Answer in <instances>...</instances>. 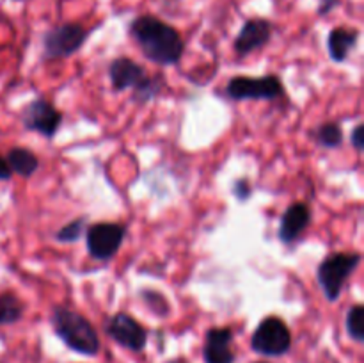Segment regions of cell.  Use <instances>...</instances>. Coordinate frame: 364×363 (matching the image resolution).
<instances>
[{"mask_svg": "<svg viewBox=\"0 0 364 363\" xmlns=\"http://www.w3.org/2000/svg\"><path fill=\"white\" fill-rule=\"evenodd\" d=\"M128 34L142 56L156 66H176L183 59L185 41L180 31L153 14L134 18L128 25Z\"/></svg>", "mask_w": 364, "mask_h": 363, "instance_id": "cell-1", "label": "cell"}, {"mask_svg": "<svg viewBox=\"0 0 364 363\" xmlns=\"http://www.w3.org/2000/svg\"><path fill=\"white\" fill-rule=\"evenodd\" d=\"M50 326L55 337L77 354L95 358L102 351V340L91 320L70 306H53L50 312Z\"/></svg>", "mask_w": 364, "mask_h": 363, "instance_id": "cell-2", "label": "cell"}, {"mask_svg": "<svg viewBox=\"0 0 364 363\" xmlns=\"http://www.w3.org/2000/svg\"><path fill=\"white\" fill-rule=\"evenodd\" d=\"M114 91H132L134 102L148 103L162 93V75H149L142 64L135 63L130 57H116L110 60L107 70Z\"/></svg>", "mask_w": 364, "mask_h": 363, "instance_id": "cell-3", "label": "cell"}, {"mask_svg": "<svg viewBox=\"0 0 364 363\" xmlns=\"http://www.w3.org/2000/svg\"><path fill=\"white\" fill-rule=\"evenodd\" d=\"M363 255L358 251H338L327 255L316 267V281L329 302H336L345 283L361 265Z\"/></svg>", "mask_w": 364, "mask_h": 363, "instance_id": "cell-4", "label": "cell"}, {"mask_svg": "<svg viewBox=\"0 0 364 363\" xmlns=\"http://www.w3.org/2000/svg\"><path fill=\"white\" fill-rule=\"evenodd\" d=\"M91 32L92 28L84 27L77 21H66V23L50 27L41 36V59L59 60L75 56L87 43Z\"/></svg>", "mask_w": 364, "mask_h": 363, "instance_id": "cell-5", "label": "cell"}, {"mask_svg": "<svg viewBox=\"0 0 364 363\" xmlns=\"http://www.w3.org/2000/svg\"><path fill=\"white\" fill-rule=\"evenodd\" d=\"M291 345L294 337L290 327L277 315H269L259 320L249 342L251 351L263 358H281L291 351Z\"/></svg>", "mask_w": 364, "mask_h": 363, "instance_id": "cell-6", "label": "cell"}, {"mask_svg": "<svg viewBox=\"0 0 364 363\" xmlns=\"http://www.w3.org/2000/svg\"><path fill=\"white\" fill-rule=\"evenodd\" d=\"M287 95L283 80L277 75H262V77H247L237 75L231 77L226 84V96L233 102H245V100H265L274 102Z\"/></svg>", "mask_w": 364, "mask_h": 363, "instance_id": "cell-7", "label": "cell"}, {"mask_svg": "<svg viewBox=\"0 0 364 363\" xmlns=\"http://www.w3.org/2000/svg\"><path fill=\"white\" fill-rule=\"evenodd\" d=\"M128 226L124 223H112V221H98L85 228V246L91 258L98 262H109L119 253L124 238H127Z\"/></svg>", "mask_w": 364, "mask_h": 363, "instance_id": "cell-8", "label": "cell"}, {"mask_svg": "<svg viewBox=\"0 0 364 363\" xmlns=\"http://www.w3.org/2000/svg\"><path fill=\"white\" fill-rule=\"evenodd\" d=\"M103 331L119 347L132 352H142L148 347V330L127 312H116L110 315L103 324Z\"/></svg>", "mask_w": 364, "mask_h": 363, "instance_id": "cell-9", "label": "cell"}, {"mask_svg": "<svg viewBox=\"0 0 364 363\" xmlns=\"http://www.w3.org/2000/svg\"><path fill=\"white\" fill-rule=\"evenodd\" d=\"M63 120L64 114L52 102L41 98V96L28 102L21 110V125L25 130L41 134L48 141H53L63 125Z\"/></svg>", "mask_w": 364, "mask_h": 363, "instance_id": "cell-10", "label": "cell"}, {"mask_svg": "<svg viewBox=\"0 0 364 363\" xmlns=\"http://www.w3.org/2000/svg\"><path fill=\"white\" fill-rule=\"evenodd\" d=\"M274 25L267 18H249L244 21L240 32L233 41L235 56L238 59L251 56L252 52H258L263 46H267L272 39Z\"/></svg>", "mask_w": 364, "mask_h": 363, "instance_id": "cell-11", "label": "cell"}, {"mask_svg": "<svg viewBox=\"0 0 364 363\" xmlns=\"http://www.w3.org/2000/svg\"><path fill=\"white\" fill-rule=\"evenodd\" d=\"M235 331L230 326H213L206 330L203 340V363H237L233 351Z\"/></svg>", "mask_w": 364, "mask_h": 363, "instance_id": "cell-12", "label": "cell"}, {"mask_svg": "<svg viewBox=\"0 0 364 363\" xmlns=\"http://www.w3.org/2000/svg\"><path fill=\"white\" fill-rule=\"evenodd\" d=\"M313 219V210L309 203L294 201L287 206L279 221L277 228V238L284 246H291L302 237L306 230L309 228Z\"/></svg>", "mask_w": 364, "mask_h": 363, "instance_id": "cell-13", "label": "cell"}, {"mask_svg": "<svg viewBox=\"0 0 364 363\" xmlns=\"http://www.w3.org/2000/svg\"><path fill=\"white\" fill-rule=\"evenodd\" d=\"M361 32L350 27H334L327 36V52L334 63H345L358 46Z\"/></svg>", "mask_w": 364, "mask_h": 363, "instance_id": "cell-14", "label": "cell"}, {"mask_svg": "<svg viewBox=\"0 0 364 363\" xmlns=\"http://www.w3.org/2000/svg\"><path fill=\"white\" fill-rule=\"evenodd\" d=\"M7 164H9L13 174H18L21 178H31L38 173L39 159L32 149L23 148V146H14L7 152L6 155Z\"/></svg>", "mask_w": 364, "mask_h": 363, "instance_id": "cell-15", "label": "cell"}, {"mask_svg": "<svg viewBox=\"0 0 364 363\" xmlns=\"http://www.w3.org/2000/svg\"><path fill=\"white\" fill-rule=\"evenodd\" d=\"M25 302L13 290L0 292V326H13L23 319Z\"/></svg>", "mask_w": 364, "mask_h": 363, "instance_id": "cell-16", "label": "cell"}, {"mask_svg": "<svg viewBox=\"0 0 364 363\" xmlns=\"http://www.w3.org/2000/svg\"><path fill=\"white\" fill-rule=\"evenodd\" d=\"M313 139H315L316 144L323 149H336L343 144V127L338 121H326V123H320L315 130L311 132Z\"/></svg>", "mask_w": 364, "mask_h": 363, "instance_id": "cell-17", "label": "cell"}, {"mask_svg": "<svg viewBox=\"0 0 364 363\" xmlns=\"http://www.w3.org/2000/svg\"><path fill=\"white\" fill-rule=\"evenodd\" d=\"M345 330L350 340L355 344H363L364 342V306L361 302H355L347 310L345 315Z\"/></svg>", "mask_w": 364, "mask_h": 363, "instance_id": "cell-18", "label": "cell"}, {"mask_svg": "<svg viewBox=\"0 0 364 363\" xmlns=\"http://www.w3.org/2000/svg\"><path fill=\"white\" fill-rule=\"evenodd\" d=\"M85 228H87V217H77V219L70 221L63 228H59L53 237H55L57 242H63V244H75L85 233Z\"/></svg>", "mask_w": 364, "mask_h": 363, "instance_id": "cell-19", "label": "cell"}, {"mask_svg": "<svg viewBox=\"0 0 364 363\" xmlns=\"http://www.w3.org/2000/svg\"><path fill=\"white\" fill-rule=\"evenodd\" d=\"M141 298L142 301L148 305V308L151 310L153 313L156 315H167L169 313V305H167L166 298H164L160 292H153V290H141Z\"/></svg>", "mask_w": 364, "mask_h": 363, "instance_id": "cell-20", "label": "cell"}, {"mask_svg": "<svg viewBox=\"0 0 364 363\" xmlns=\"http://www.w3.org/2000/svg\"><path fill=\"white\" fill-rule=\"evenodd\" d=\"M252 194V187H251V182L247 180V178H240V180H237L233 184V196L235 199H238V201H247L249 198H251Z\"/></svg>", "mask_w": 364, "mask_h": 363, "instance_id": "cell-21", "label": "cell"}, {"mask_svg": "<svg viewBox=\"0 0 364 363\" xmlns=\"http://www.w3.org/2000/svg\"><path fill=\"white\" fill-rule=\"evenodd\" d=\"M350 144L354 146L355 152L364 149V123H358L350 132Z\"/></svg>", "mask_w": 364, "mask_h": 363, "instance_id": "cell-22", "label": "cell"}, {"mask_svg": "<svg viewBox=\"0 0 364 363\" xmlns=\"http://www.w3.org/2000/svg\"><path fill=\"white\" fill-rule=\"evenodd\" d=\"M340 2L341 0H322L318 9H316V13H318V16H327L331 11H334L338 6H340Z\"/></svg>", "mask_w": 364, "mask_h": 363, "instance_id": "cell-23", "label": "cell"}, {"mask_svg": "<svg viewBox=\"0 0 364 363\" xmlns=\"http://www.w3.org/2000/svg\"><path fill=\"white\" fill-rule=\"evenodd\" d=\"M13 178V171H11L9 164H7L6 157L0 155V180L2 182H9Z\"/></svg>", "mask_w": 364, "mask_h": 363, "instance_id": "cell-24", "label": "cell"}, {"mask_svg": "<svg viewBox=\"0 0 364 363\" xmlns=\"http://www.w3.org/2000/svg\"><path fill=\"white\" fill-rule=\"evenodd\" d=\"M166 363H191V362H188L187 358H183V356H178V358H171V359H167Z\"/></svg>", "mask_w": 364, "mask_h": 363, "instance_id": "cell-25", "label": "cell"}, {"mask_svg": "<svg viewBox=\"0 0 364 363\" xmlns=\"http://www.w3.org/2000/svg\"><path fill=\"white\" fill-rule=\"evenodd\" d=\"M255 363H270V362H265V359H258V362H255Z\"/></svg>", "mask_w": 364, "mask_h": 363, "instance_id": "cell-26", "label": "cell"}, {"mask_svg": "<svg viewBox=\"0 0 364 363\" xmlns=\"http://www.w3.org/2000/svg\"><path fill=\"white\" fill-rule=\"evenodd\" d=\"M16 2H23V0H16Z\"/></svg>", "mask_w": 364, "mask_h": 363, "instance_id": "cell-27", "label": "cell"}]
</instances>
